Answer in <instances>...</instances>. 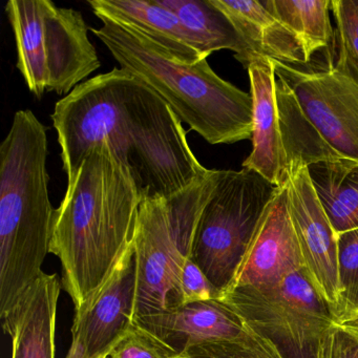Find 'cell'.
<instances>
[{
    "label": "cell",
    "mask_w": 358,
    "mask_h": 358,
    "mask_svg": "<svg viewBox=\"0 0 358 358\" xmlns=\"http://www.w3.org/2000/svg\"><path fill=\"white\" fill-rule=\"evenodd\" d=\"M54 127L68 182L91 148L106 143L144 198H171L204 177L185 129L169 104L123 69L79 85L56 103Z\"/></svg>",
    "instance_id": "cell-1"
},
{
    "label": "cell",
    "mask_w": 358,
    "mask_h": 358,
    "mask_svg": "<svg viewBox=\"0 0 358 358\" xmlns=\"http://www.w3.org/2000/svg\"><path fill=\"white\" fill-rule=\"evenodd\" d=\"M141 202L131 171L112 148H91L54 211L50 244L75 309L101 288L134 244Z\"/></svg>",
    "instance_id": "cell-2"
},
{
    "label": "cell",
    "mask_w": 358,
    "mask_h": 358,
    "mask_svg": "<svg viewBox=\"0 0 358 358\" xmlns=\"http://www.w3.org/2000/svg\"><path fill=\"white\" fill-rule=\"evenodd\" d=\"M47 157L45 125L18 110L0 146V317L45 273L55 211Z\"/></svg>",
    "instance_id": "cell-3"
},
{
    "label": "cell",
    "mask_w": 358,
    "mask_h": 358,
    "mask_svg": "<svg viewBox=\"0 0 358 358\" xmlns=\"http://www.w3.org/2000/svg\"><path fill=\"white\" fill-rule=\"evenodd\" d=\"M103 26L92 29L120 69L139 77L171 108L182 123L213 145L252 138L250 93L222 79L207 59L184 64L163 53L129 24L97 16Z\"/></svg>",
    "instance_id": "cell-4"
},
{
    "label": "cell",
    "mask_w": 358,
    "mask_h": 358,
    "mask_svg": "<svg viewBox=\"0 0 358 358\" xmlns=\"http://www.w3.org/2000/svg\"><path fill=\"white\" fill-rule=\"evenodd\" d=\"M220 171L171 198H144L134 238L136 259L135 320L182 305V267L192 253L199 217L217 185Z\"/></svg>",
    "instance_id": "cell-5"
},
{
    "label": "cell",
    "mask_w": 358,
    "mask_h": 358,
    "mask_svg": "<svg viewBox=\"0 0 358 358\" xmlns=\"http://www.w3.org/2000/svg\"><path fill=\"white\" fill-rule=\"evenodd\" d=\"M18 71L38 99L48 92L68 96L101 66L83 14L50 0H10Z\"/></svg>",
    "instance_id": "cell-6"
},
{
    "label": "cell",
    "mask_w": 358,
    "mask_h": 358,
    "mask_svg": "<svg viewBox=\"0 0 358 358\" xmlns=\"http://www.w3.org/2000/svg\"><path fill=\"white\" fill-rule=\"evenodd\" d=\"M278 188L251 169L220 171L199 217L190 257L221 296L231 285Z\"/></svg>",
    "instance_id": "cell-7"
},
{
    "label": "cell",
    "mask_w": 358,
    "mask_h": 358,
    "mask_svg": "<svg viewBox=\"0 0 358 358\" xmlns=\"http://www.w3.org/2000/svg\"><path fill=\"white\" fill-rule=\"evenodd\" d=\"M220 299L285 358H316L324 333L336 322L305 268L274 286L231 289Z\"/></svg>",
    "instance_id": "cell-8"
},
{
    "label": "cell",
    "mask_w": 358,
    "mask_h": 358,
    "mask_svg": "<svg viewBox=\"0 0 358 358\" xmlns=\"http://www.w3.org/2000/svg\"><path fill=\"white\" fill-rule=\"evenodd\" d=\"M287 188L289 213L306 273L335 320L349 322V309L339 280L337 234L312 186L308 167H292Z\"/></svg>",
    "instance_id": "cell-9"
},
{
    "label": "cell",
    "mask_w": 358,
    "mask_h": 358,
    "mask_svg": "<svg viewBox=\"0 0 358 358\" xmlns=\"http://www.w3.org/2000/svg\"><path fill=\"white\" fill-rule=\"evenodd\" d=\"M273 66L327 144L341 158L358 160V87L333 66L320 72Z\"/></svg>",
    "instance_id": "cell-10"
},
{
    "label": "cell",
    "mask_w": 358,
    "mask_h": 358,
    "mask_svg": "<svg viewBox=\"0 0 358 358\" xmlns=\"http://www.w3.org/2000/svg\"><path fill=\"white\" fill-rule=\"evenodd\" d=\"M136 274L133 244L101 288L75 309L66 358H110L135 327Z\"/></svg>",
    "instance_id": "cell-11"
},
{
    "label": "cell",
    "mask_w": 358,
    "mask_h": 358,
    "mask_svg": "<svg viewBox=\"0 0 358 358\" xmlns=\"http://www.w3.org/2000/svg\"><path fill=\"white\" fill-rule=\"evenodd\" d=\"M301 268L303 257L289 213L286 184L278 188L266 208L244 259L226 291L274 286Z\"/></svg>",
    "instance_id": "cell-12"
},
{
    "label": "cell",
    "mask_w": 358,
    "mask_h": 358,
    "mask_svg": "<svg viewBox=\"0 0 358 358\" xmlns=\"http://www.w3.org/2000/svg\"><path fill=\"white\" fill-rule=\"evenodd\" d=\"M169 355H180L190 348L243 336L248 324L221 299L184 303L162 313L135 320Z\"/></svg>",
    "instance_id": "cell-13"
},
{
    "label": "cell",
    "mask_w": 358,
    "mask_h": 358,
    "mask_svg": "<svg viewBox=\"0 0 358 358\" xmlns=\"http://www.w3.org/2000/svg\"><path fill=\"white\" fill-rule=\"evenodd\" d=\"M252 96V152L243 162L276 187L286 185L290 169L282 145L276 100V75L273 62L255 57L248 69Z\"/></svg>",
    "instance_id": "cell-14"
},
{
    "label": "cell",
    "mask_w": 358,
    "mask_h": 358,
    "mask_svg": "<svg viewBox=\"0 0 358 358\" xmlns=\"http://www.w3.org/2000/svg\"><path fill=\"white\" fill-rule=\"evenodd\" d=\"M62 282L43 273L1 317L12 338V358H55L56 320Z\"/></svg>",
    "instance_id": "cell-15"
},
{
    "label": "cell",
    "mask_w": 358,
    "mask_h": 358,
    "mask_svg": "<svg viewBox=\"0 0 358 358\" xmlns=\"http://www.w3.org/2000/svg\"><path fill=\"white\" fill-rule=\"evenodd\" d=\"M211 3L227 16L244 41L247 56L242 66L245 69L255 57L291 66L308 64L301 41L263 1L211 0Z\"/></svg>",
    "instance_id": "cell-16"
},
{
    "label": "cell",
    "mask_w": 358,
    "mask_h": 358,
    "mask_svg": "<svg viewBox=\"0 0 358 358\" xmlns=\"http://www.w3.org/2000/svg\"><path fill=\"white\" fill-rule=\"evenodd\" d=\"M87 3L96 16L129 24L178 62L196 64L208 58L179 18L158 0H90Z\"/></svg>",
    "instance_id": "cell-17"
},
{
    "label": "cell",
    "mask_w": 358,
    "mask_h": 358,
    "mask_svg": "<svg viewBox=\"0 0 358 358\" xmlns=\"http://www.w3.org/2000/svg\"><path fill=\"white\" fill-rule=\"evenodd\" d=\"M308 171L335 234L358 228V160L322 161Z\"/></svg>",
    "instance_id": "cell-18"
},
{
    "label": "cell",
    "mask_w": 358,
    "mask_h": 358,
    "mask_svg": "<svg viewBox=\"0 0 358 358\" xmlns=\"http://www.w3.org/2000/svg\"><path fill=\"white\" fill-rule=\"evenodd\" d=\"M171 10L183 24L196 47L208 57L213 52L229 50L243 64L246 45L227 16L211 0H158Z\"/></svg>",
    "instance_id": "cell-19"
},
{
    "label": "cell",
    "mask_w": 358,
    "mask_h": 358,
    "mask_svg": "<svg viewBox=\"0 0 358 358\" xmlns=\"http://www.w3.org/2000/svg\"><path fill=\"white\" fill-rule=\"evenodd\" d=\"M276 100L282 145L290 171L292 167H309L322 161L341 158L308 120L294 94L280 79H276Z\"/></svg>",
    "instance_id": "cell-20"
},
{
    "label": "cell",
    "mask_w": 358,
    "mask_h": 358,
    "mask_svg": "<svg viewBox=\"0 0 358 358\" xmlns=\"http://www.w3.org/2000/svg\"><path fill=\"white\" fill-rule=\"evenodd\" d=\"M263 5L301 41L307 62L335 37L330 0H265Z\"/></svg>",
    "instance_id": "cell-21"
},
{
    "label": "cell",
    "mask_w": 358,
    "mask_h": 358,
    "mask_svg": "<svg viewBox=\"0 0 358 358\" xmlns=\"http://www.w3.org/2000/svg\"><path fill=\"white\" fill-rule=\"evenodd\" d=\"M336 24V64L334 68L358 87V0H332Z\"/></svg>",
    "instance_id": "cell-22"
},
{
    "label": "cell",
    "mask_w": 358,
    "mask_h": 358,
    "mask_svg": "<svg viewBox=\"0 0 358 358\" xmlns=\"http://www.w3.org/2000/svg\"><path fill=\"white\" fill-rule=\"evenodd\" d=\"M173 358H285L267 337L248 326L243 336L203 343Z\"/></svg>",
    "instance_id": "cell-23"
},
{
    "label": "cell",
    "mask_w": 358,
    "mask_h": 358,
    "mask_svg": "<svg viewBox=\"0 0 358 358\" xmlns=\"http://www.w3.org/2000/svg\"><path fill=\"white\" fill-rule=\"evenodd\" d=\"M339 280L349 309V322L358 306V228L337 234Z\"/></svg>",
    "instance_id": "cell-24"
},
{
    "label": "cell",
    "mask_w": 358,
    "mask_h": 358,
    "mask_svg": "<svg viewBox=\"0 0 358 358\" xmlns=\"http://www.w3.org/2000/svg\"><path fill=\"white\" fill-rule=\"evenodd\" d=\"M316 358H358V322H335L324 333Z\"/></svg>",
    "instance_id": "cell-25"
},
{
    "label": "cell",
    "mask_w": 358,
    "mask_h": 358,
    "mask_svg": "<svg viewBox=\"0 0 358 358\" xmlns=\"http://www.w3.org/2000/svg\"><path fill=\"white\" fill-rule=\"evenodd\" d=\"M180 290L182 305L221 299V292L211 284L210 280L192 257H187L182 267Z\"/></svg>",
    "instance_id": "cell-26"
},
{
    "label": "cell",
    "mask_w": 358,
    "mask_h": 358,
    "mask_svg": "<svg viewBox=\"0 0 358 358\" xmlns=\"http://www.w3.org/2000/svg\"><path fill=\"white\" fill-rule=\"evenodd\" d=\"M110 358L169 357L150 335L135 324L129 334L113 350Z\"/></svg>",
    "instance_id": "cell-27"
},
{
    "label": "cell",
    "mask_w": 358,
    "mask_h": 358,
    "mask_svg": "<svg viewBox=\"0 0 358 358\" xmlns=\"http://www.w3.org/2000/svg\"><path fill=\"white\" fill-rule=\"evenodd\" d=\"M351 322H358V306L352 314Z\"/></svg>",
    "instance_id": "cell-28"
}]
</instances>
